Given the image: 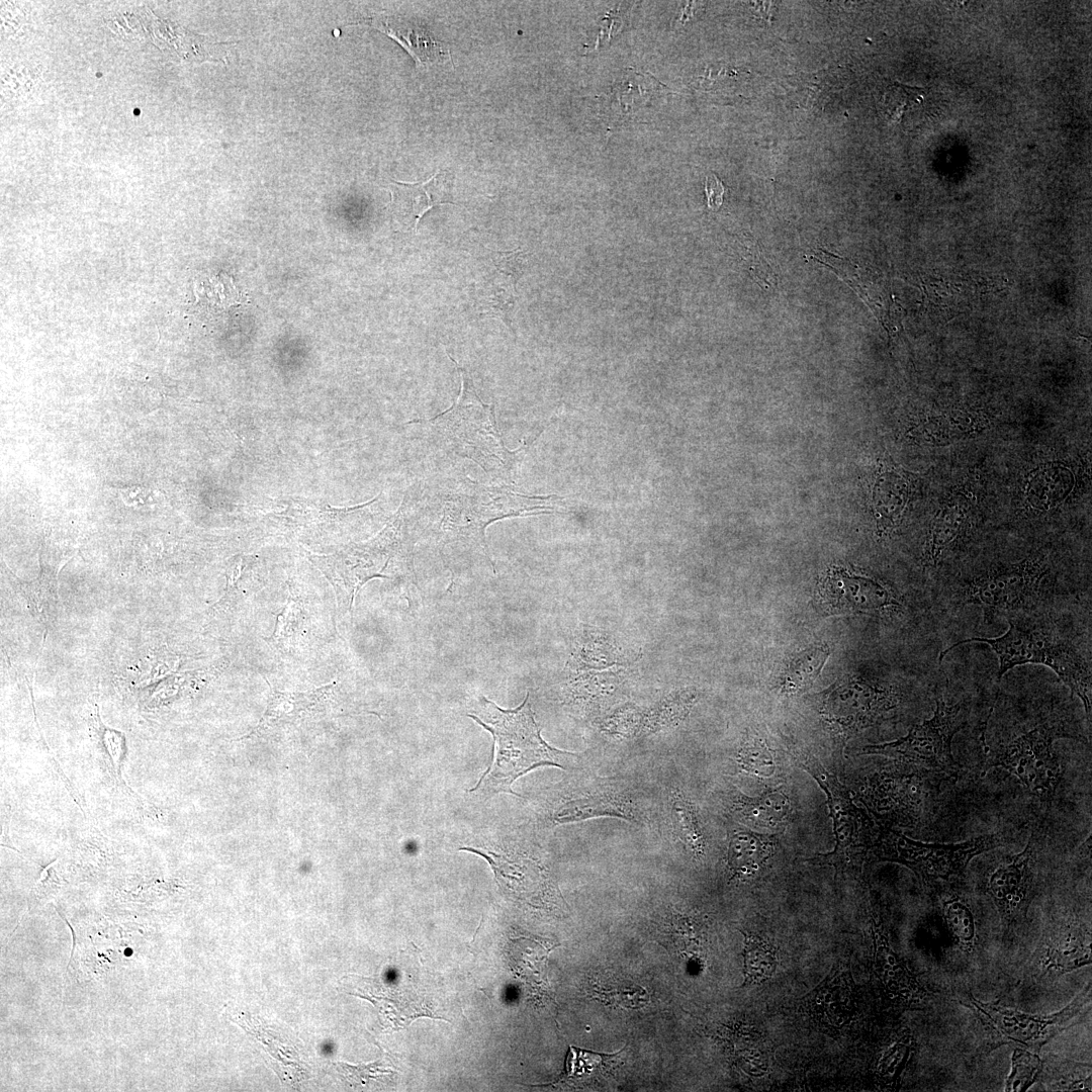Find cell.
I'll return each mask as SVG.
<instances>
[{
    "label": "cell",
    "instance_id": "4dcf8cb0",
    "mask_svg": "<svg viewBox=\"0 0 1092 1092\" xmlns=\"http://www.w3.org/2000/svg\"><path fill=\"white\" fill-rule=\"evenodd\" d=\"M744 936L742 986L756 985L769 979L777 967L776 949L763 938L747 932Z\"/></svg>",
    "mask_w": 1092,
    "mask_h": 1092
},
{
    "label": "cell",
    "instance_id": "9a60e30c",
    "mask_svg": "<svg viewBox=\"0 0 1092 1092\" xmlns=\"http://www.w3.org/2000/svg\"><path fill=\"white\" fill-rule=\"evenodd\" d=\"M484 857L490 864L503 892L534 905L548 895L550 881L541 864L527 855L515 852H494L487 849L462 847Z\"/></svg>",
    "mask_w": 1092,
    "mask_h": 1092
},
{
    "label": "cell",
    "instance_id": "e575fe53",
    "mask_svg": "<svg viewBox=\"0 0 1092 1092\" xmlns=\"http://www.w3.org/2000/svg\"><path fill=\"white\" fill-rule=\"evenodd\" d=\"M928 95L926 89L909 87L902 84H893L884 95V109L886 115L893 120H902L908 110L916 109Z\"/></svg>",
    "mask_w": 1092,
    "mask_h": 1092
},
{
    "label": "cell",
    "instance_id": "ac0fdd59",
    "mask_svg": "<svg viewBox=\"0 0 1092 1092\" xmlns=\"http://www.w3.org/2000/svg\"><path fill=\"white\" fill-rule=\"evenodd\" d=\"M973 502L970 493L956 491L934 514L924 545V562L936 568L967 531Z\"/></svg>",
    "mask_w": 1092,
    "mask_h": 1092
},
{
    "label": "cell",
    "instance_id": "5bb4252c",
    "mask_svg": "<svg viewBox=\"0 0 1092 1092\" xmlns=\"http://www.w3.org/2000/svg\"><path fill=\"white\" fill-rule=\"evenodd\" d=\"M1037 845L1033 832L1025 848L999 864L987 879L986 891L1006 927L1024 916L1031 901Z\"/></svg>",
    "mask_w": 1092,
    "mask_h": 1092
},
{
    "label": "cell",
    "instance_id": "6da1fadb",
    "mask_svg": "<svg viewBox=\"0 0 1092 1092\" xmlns=\"http://www.w3.org/2000/svg\"><path fill=\"white\" fill-rule=\"evenodd\" d=\"M551 498L528 496L469 478L449 479L420 509L418 530L434 540L447 565L481 560L495 572L486 528L505 518L553 513L557 507L550 504Z\"/></svg>",
    "mask_w": 1092,
    "mask_h": 1092
},
{
    "label": "cell",
    "instance_id": "7c38bea8",
    "mask_svg": "<svg viewBox=\"0 0 1092 1092\" xmlns=\"http://www.w3.org/2000/svg\"><path fill=\"white\" fill-rule=\"evenodd\" d=\"M897 704L891 687L853 678L826 693L822 714L841 733L850 735L884 719Z\"/></svg>",
    "mask_w": 1092,
    "mask_h": 1092
},
{
    "label": "cell",
    "instance_id": "8d00e7d4",
    "mask_svg": "<svg viewBox=\"0 0 1092 1092\" xmlns=\"http://www.w3.org/2000/svg\"><path fill=\"white\" fill-rule=\"evenodd\" d=\"M912 1050L910 1035L894 1042L883 1055L878 1066V1076L886 1085L892 1086L898 1079Z\"/></svg>",
    "mask_w": 1092,
    "mask_h": 1092
},
{
    "label": "cell",
    "instance_id": "ab89813d",
    "mask_svg": "<svg viewBox=\"0 0 1092 1092\" xmlns=\"http://www.w3.org/2000/svg\"><path fill=\"white\" fill-rule=\"evenodd\" d=\"M117 491L123 504L133 508L159 504L162 495L158 489L143 485L125 486Z\"/></svg>",
    "mask_w": 1092,
    "mask_h": 1092
},
{
    "label": "cell",
    "instance_id": "2e32d148",
    "mask_svg": "<svg viewBox=\"0 0 1092 1092\" xmlns=\"http://www.w3.org/2000/svg\"><path fill=\"white\" fill-rule=\"evenodd\" d=\"M544 812L546 820L554 825L577 822L596 817L634 819L631 800L614 790L564 792L549 801Z\"/></svg>",
    "mask_w": 1092,
    "mask_h": 1092
},
{
    "label": "cell",
    "instance_id": "9c48e42d",
    "mask_svg": "<svg viewBox=\"0 0 1092 1092\" xmlns=\"http://www.w3.org/2000/svg\"><path fill=\"white\" fill-rule=\"evenodd\" d=\"M935 705L933 716L914 725L907 735L891 742L866 745L860 752L885 755L936 775L957 778L951 740L965 726L966 715L960 703L949 705L936 697Z\"/></svg>",
    "mask_w": 1092,
    "mask_h": 1092
},
{
    "label": "cell",
    "instance_id": "d6986e66",
    "mask_svg": "<svg viewBox=\"0 0 1092 1092\" xmlns=\"http://www.w3.org/2000/svg\"><path fill=\"white\" fill-rule=\"evenodd\" d=\"M875 971L886 990L906 1003H919L928 992L892 949L882 922L873 918Z\"/></svg>",
    "mask_w": 1092,
    "mask_h": 1092
},
{
    "label": "cell",
    "instance_id": "f546056e",
    "mask_svg": "<svg viewBox=\"0 0 1092 1092\" xmlns=\"http://www.w3.org/2000/svg\"><path fill=\"white\" fill-rule=\"evenodd\" d=\"M670 810L680 841L694 855H703L706 838L694 805L680 792H675L670 798Z\"/></svg>",
    "mask_w": 1092,
    "mask_h": 1092
},
{
    "label": "cell",
    "instance_id": "1f68e13d",
    "mask_svg": "<svg viewBox=\"0 0 1092 1092\" xmlns=\"http://www.w3.org/2000/svg\"><path fill=\"white\" fill-rule=\"evenodd\" d=\"M923 425L925 439L932 444H944L976 434L984 426L983 418L974 415H950L930 419Z\"/></svg>",
    "mask_w": 1092,
    "mask_h": 1092
},
{
    "label": "cell",
    "instance_id": "4fadbf2b",
    "mask_svg": "<svg viewBox=\"0 0 1092 1092\" xmlns=\"http://www.w3.org/2000/svg\"><path fill=\"white\" fill-rule=\"evenodd\" d=\"M820 606L828 614H878L901 607L891 589L880 581L842 569L830 571L817 589Z\"/></svg>",
    "mask_w": 1092,
    "mask_h": 1092
},
{
    "label": "cell",
    "instance_id": "836d02e7",
    "mask_svg": "<svg viewBox=\"0 0 1092 1092\" xmlns=\"http://www.w3.org/2000/svg\"><path fill=\"white\" fill-rule=\"evenodd\" d=\"M1042 1063L1037 1053L1015 1049L1011 1057V1072L1006 1080L1005 1091H1026L1038 1079Z\"/></svg>",
    "mask_w": 1092,
    "mask_h": 1092
},
{
    "label": "cell",
    "instance_id": "cb8c5ba5",
    "mask_svg": "<svg viewBox=\"0 0 1092 1092\" xmlns=\"http://www.w3.org/2000/svg\"><path fill=\"white\" fill-rule=\"evenodd\" d=\"M732 808L744 824L759 828L780 827L787 822L791 814V802L779 788L754 798L735 796Z\"/></svg>",
    "mask_w": 1092,
    "mask_h": 1092
},
{
    "label": "cell",
    "instance_id": "30bf717a",
    "mask_svg": "<svg viewBox=\"0 0 1092 1092\" xmlns=\"http://www.w3.org/2000/svg\"><path fill=\"white\" fill-rule=\"evenodd\" d=\"M413 534L402 508L371 541L334 556L333 580L339 593L354 600L361 587L386 574L391 561L413 567Z\"/></svg>",
    "mask_w": 1092,
    "mask_h": 1092
},
{
    "label": "cell",
    "instance_id": "5b68a950",
    "mask_svg": "<svg viewBox=\"0 0 1092 1092\" xmlns=\"http://www.w3.org/2000/svg\"><path fill=\"white\" fill-rule=\"evenodd\" d=\"M1050 554L1037 551L1027 557L995 565L964 578L953 590L960 607H980L987 617L1039 611L1057 594Z\"/></svg>",
    "mask_w": 1092,
    "mask_h": 1092
},
{
    "label": "cell",
    "instance_id": "e0dca14e",
    "mask_svg": "<svg viewBox=\"0 0 1092 1092\" xmlns=\"http://www.w3.org/2000/svg\"><path fill=\"white\" fill-rule=\"evenodd\" d=\"M390 210L394 219L418 231L422 217L436 205L453 203L451 182L444 171L435 173L425 182L393 181L390 184Z\"/></svg>",
    "mask_w": 1092,
    "mask_h": 1092
},
{
    "label": "cell",
    "instance_id": "d6a6232c",
    "mask_svg": "<svg viewBox=\"0 0 1092 1092\" xmlns=\"http://www.w3.org/2000/svg\"><path fill=\"white\" fill-rule=\"evenodd\" d=\"M738 766L757 778H769L776 769L775 757L765 741L755 735H747L737 752Z\"/></svg>",
    "mask_w": 1092,
    "mask_h": 1092
},
{
    "label": "cell",
    "instance_id": "60d3db41",
    "mask_svg": "<svg viewBox=\"0 0 1092 1092\" xmlns=\"http://www.w3.org/2000/svg\"><path fill=\"white\" fill-rule=\"evenodd\" d=\"M724 192V186L716 175H711L706 178L705 193L710 209L716 210L721 206Z\"/></svg>",
    "mask_w": 1092,
    "mask_h": 1092
},
{
    "label": "cell",
    "instance_id": "ffe728a7",
    "mask_svg": "<svg viewBox=\"0 0 1092 1092\" xmlns=\"http://www.w3.org/2000/svg\"><path fill=\"white\" fill-rule=\"evenodd\" d=\"M330 692L331 685L305 693L272 691L267 709L250 736L265 734L312 717L321 710L325 697Z\"/></svg>",
    "mask_w": 1092,
    "mask_h": 1092
},
{
    "label": "cell",
    "instance_id": "484cf974",
    "mask_svg": "<svg viewBox=\"0 0 1092 1092\" xmlns=\"http://www.w3.org/2000/svg\"><path fill=\"white\" fill-rule=\"evenodd\" d=\"M845 78L840 69H825L801 74L791 82L792 97L802 107L823 109L843 90Z\"/></svg>",
    "mask_w": 1092,
    "mask_h": 1092
},
{
    "label": "cell",
    "instance_id": "44dd1931",
    "mask_svg": "<svg viewBox=\"0 0 1092 1092\" xmlns=\"http://www.w3.org/2000/svg\"><path fill=\"white\" fill-rule=\"evenodd\" d=\"M365 22L396 40L413 57L417 66L451 60L449 49L425 29L411 26L396 16L377 15Z\"/></svg>",
    "mask_w": 1092,
    "mask_h": 1092
},
{
    "label": "cell",
    "instance_id": "f1b7e54d",
    "mask_svg": "<svg viewBox=\"0 0 1092 1092\" xmlns=\"http://www.w3.org/2000/svg\"><path fill=\"white\" fill-rule=\"evenodd\" d=\"M941 906L945 924L958 947L965 954H972L976 948L977 933L971 908L957 895L945 897Z\"/></svg>",
    "mask_w": 1092,
    "mask_h": 1092
},
{
    "label": "cell",
    "instance_id": "8992f818",
    "mask_svg": "<svg viewBox=\"0 0 1092 1092\" xmlns=\"http://www.w3.org/2000/svg\"><path fill=\"white\" fill-rule=\"evenodd\" d=\"M796 758L797 763L814 778L825 793L835 836L833 850L817 854L810 861L832 866L836 875L859 872L869 859L874 858L873 848L880 822L869 810H862L853 803L845 786L817 759L804 754H797Z\"/></svg>",
    "mask_w": 1092,
    "mask_h": 1092
},
{
    "label": "cell",
    "instance_id": "83f0119b",
    "mask_svg": "<svg viewBox=\"0 0 1092 1092\" xmlns=\"http://www.w3.org/2000/svg\"><path fill=\"white\" fill-rule=\"evenodd\" d=\"M497 274L480 288L478 296H476V309L484 316L502 320L512 330V312L517 297V283L504 274Z\"/></svg>",
    "mask_w": 1092,
    "mask_h": 1092
},
{
    "label": "cell",
    "instance_id": "ba28073f",
    "mask_svg": "<svg viewBox=\"0 0 1092 1092\" xmlns=\"http://www.w3.org/2000/svg\"><path fill=\"white\" fill-rule=\"evenodd\" d=\"M1061 737H1078L1062 720H1043L1031 729L1000 745L986 762L985 771L1002 766L1041 802L1051 805L1063 776L1053 743Z\"/></svg>",
    "mask_w": 1092,
    "mask_h": 1092
},
{
    "label": "cell",
    "instance_id": "f35d334b",
    "mask_svg": "<svg viewBox=\"0 0 1092 1092\" xmlns=\"http://www.w3.org/2000/svg\"><path fill=\"white\" fill-rule=\"evenodd\" d=\"M296 605L290 600L283 610L278 614L276 626L273 634L265 638L269 644L275 648L283 649L288 642V637L291 634L292 623L295 620Z\"/></svg>",
    "mask_w": 1092,
    "mask_h": 1092
},
{
    "label": "cell",
    "instance_id": "4316f807",
    "mask_svg": "<svg viewBox=\"0 0 1092 1092\" xmlns=\"http://www.w3.org/2000/svg\"><path fill=\"white\" fill-rule=\"evenodd\" d=\"M829 654L828 646L817 645L793 657L780 677L781 692L794 695L810 688L820 674Z\"/></svg>",
    "mask_w": 1092,
    "mask_h": 1092
},
{
    "label": "cell",
    "instance_id": "3957f363",
    "mask_svg": "<svg viewBox=\"0 0 1092 1092\" xmlns=\"http://www.w3.org/2000/svg\"><path fill=\"white\" fill-rule=\"evenodd\" d=\"M493 739L492 759L478 783L469 790L482 799L499 793L516 795L512 784L528 771L543 765L565 768L573 753L551 747L541 736L529 703L505 710L485 697L479 700L478 714H468Z\"/></svg>",
    "mask_w": 1092,
    "mask_h": 1092
},
{
    "label": "cell",
    "instance_id": "277c9868",
    "mask_svg": "<svg viewBox=\"0 0 1092 1092\" xmlns=\"http://www.w3.org/2000/svg\"><path fill=\"white\" fill-rule=\"evenodd\" d=\"M447 355L461 377L459 395L447 411L422 422L444 449L474 461L490 476L510 478L517 451L505 446L493 404L481 400L468 372Z\"/></svg>",
    "mask_w": 1092,
    "mask_h": 1092
},
{
    "label": "cell",
    "instance_id": "52a82bcc",
    "mask_svg": "<svg viewBox=\"0 0 1092 1092\" xmlns=\"http://www.w3.org/2000/svg\"><path fill=\"white\" fill-rule=\"evenodd\" d=\"M1004 844L998 833L981 835L961 843H923L880 823L873 856L875 859L904 864L925 886L934 887L960 877L976 855Z\"/></svg>",
    "mask_w": 1092,
    "mask_h": 1092
},
{
    "label": "cell",
    "instance_id": "603a6c76",
    "mask_svg": "<svg viewBox=\"0 0 1092 1092\" xmlns=\"http://www.w3.org/2000/svg\"><path fill=\"white\" fill-rule=\"evenodd\" d=\"M772 837L750 830H738L730 837L728 868L733 878L745 879L758 873L775 852Z\"/></svg>",
    "mask_w": 1092,
    "mask_h": 1092
},
{
    "label": "cell",
    "instance_id": "d4e9b609",
    "mask_svg": "<svg viewBox=\"0 0 1092 1092\" xmlns=\"http://www.w3.org/2000/svg\"><path fill=\"white\" fill-rule=\"evenodd\" d=\"M1074 484L1072 471L1059 463H1050L1031 472L1026 496L1036 511H1050L1059 506L1070 493Z\"/></svg>",
    "mask_w": 1092,
    "mask_h": 1092
},
{
    "label": "cell",
    "instance_id": "7a4b0ae2",
    "mask_svg": "<svg viewBox=\"0 0 1092 1092\" xmlns=\"http://www.w3.org/2000/svg\"><path fill=\"white\" fill-rule=\"evenodd\" d=\"M985 643L998 658L997 678L1023 664H1043L1050 667L1064 685L1083 703L1091 720L1092 672L1085 652L1074 639L1057 626L1048 614L1039 611L1020 613L1009 619V629L994 638L972 637L947 647L939 661L952 649L967 643Z\"/></svg>",
    "mask_w": 1092,
    "mask_h": 1092
},
{
    "label": "cell",
    "instance_id": "d590c367",
    "mask_svg": "<svg viewBox=\"0 0 1092 1092\" xmlns=\"http://www.w3.org/2000/svg\"><path fill=\"white\" fill-rule=\"evenodd\" d=\"M613 1055H604L594 1053L590 1051L582 1050L576 1046H569V1051L565 1061L564 1070V1082H577L580 1077H588L593 1075L596 1070H600L605 1062L611 1059Z\"/></svg>",
    "mask_w": 1092,
    "mask_h": 1092
},
{
    "label": "cell",
    "instance_id": "8fae6325",
    "mask_svg": "<svg viewBox=\"0 0 1092 1092\" xmlns=\"http://www.w3.org/2000/svg\"><path fill=\"white\" fill-rule=\"evenodd\" d=\"M1091 985L1088 984L1064 1009L1050 1014H1029L999 1004L984 1003L970 994V1007L998 1034L1002 1042H1014L1038 1053L1043 1044L1065 1029L1088 1003Z\"/></svg>",
    "mask_w": 1092,
    "mask_h": 1092
},
{
    "label": "cell",
    "instance_id": "74e56055",
    "mask_svg": "<svg viewBox=\"0 0 1092 1092\" xmlns=\"http://www.w3.org/2000/svg\"><path fill=\"white\" fill-rule=\"evenodd\" d=\"M490 260L497 273L504 274L518 283L523 275L526 265V254L521 249L513 251H488Z\"/></svg>",
    "mask_w": 1092,
    "mask_h": 1092
},
{
    "label": "cell",
    "instance_id": "7402d4cb",
    "mask_svg": "<svg viewBox=\"0 0 1092 1092\" xmlns=\"http://www.w3.org/2000/svg\"><path fill=\"white\" fill-rule=\"evenodd\" d=\"M1091 934L1080 925L1066 926L1053 935L1041 961L1042 970L1065 974L1091 964Z\"/></svg>",
    "mask_w": 1092,
    "mask_h": 1092
}]
</instances>
